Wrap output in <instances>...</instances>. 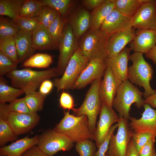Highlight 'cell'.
I'll use <instances>...</instances> for the list:
<instances>
[{"label":"cell","instance_id":"1","mask_svg":"<svg viewBox=\"0 0 156 156\" xmlns=\"http://www.w3.org/2000/svg\"><path fill=\"white\" fill-rule=\"evenodd\" d=\"M12 86L22 90L25 95L36 91L44 80L58 76L56 68L37 71L30 68L14 70L6 75Z\"/></svg>","mask_w":156,"mask_h":156},{"label":"cell","instance_id":"2","mask_svg":"<svg viewBox=\"0 0 156 156\" xmlns=\"http://www.w3.org/2000/svg\"><path fill=\"white\" fill-rule=\"evenodd\" d=\"M143 92L128 80L122 82L112 104V107L118 113L119 118L127 120L130 116V111L132 104L135 103L138 109L144 104L142 98Z\"/></svg>","mask_w":156,"mask_h":156},{"label":"cell","instance_id":"3","mask_svg":"<svg viewBox=\"0 0 156 156\" xmlns=\"http://www.w3.org/2000/svg\"><path fill=\"white\" fill-rule=\"evenodd\" d=\"M129 60L132 64L128 67V80L132 83L144 88L143 96L145 99L155 92L150 84L153 76V68L145 60L142 53L134 52L130 55Z\"/></svg>","mask_w":156,"mask_h":156},{"label":"cell","instance_id":"4","mask_svg":"<svg viewBox=\"0 0 156 156\" xmlns=\"http://www.w3.org/2000/svg\"><path fill=\"white\" fill-rule=\"evenodd\" d=\"M69 137L74 142L87 139L94 140L89 127L87 117L84 115L77 116L65 111L64 116L53 129Z\"/></svg>","mask_w":156,"mask_h":156},{"label":"cell","instance_id":"5","mask_svg":"<svg viewBox=\"0 0 156 156\" xmlns=\"http://www.w3.org/2000/svg\"><path fill=\"white\" fill-rule=\"evenodd\" d=\"M109 35L98 29H89L81 38L79 48L89 61L95 59L106 60Z\"/></svg>","mask_w":156,"mask_h":156},{"label":"cell","instance_id":"6","mask_svg":"<svg viewBox=\"0 0 156 156\" xmlns=\"http://www.w3.org/2000/svg\"><path fill=\"white\" fill-rule=\"evenodd\" d=\"M101 80V78H99L92 83L82 104L78 108H74L73 110V114L76 116L84 115L87 117L89 128L93 137L97 117L100 113L102 106L99 92Z\"/></svg>","mask_w":156,"mask_h":156},{"label":"cell","instance_id":"7","mask_svg":"<svg viewBox=\"0 0 156 156\" xmlns=\"http://www.w3.org/2000/svg\"><path fill=\"white\" fill-rule=\"evenodd\" d=\"M89 61L78 48L69 60L62 77L54 80L53 85L57 92L71 89Z\"/></svg>","mask_w":156,"mask_h":156},{"label":"cell","instance_id":"8","mask_svg":"<svg viewBox=\"0 0 156 156\" xmlns=\"http://www.w3.org/2000/svg\"><path fill=\"white\" fill-rule=\"evenodd\" d=\"M74 142L66 135L53 129L45 131L40 136L37 146L48 156H53L60 151L72 149Z\"/></svg>","mask_w":156,"mask_h":156},{"label":"cell","instance_id":"9","mask_svg":"<svg viewBox=\"0 0 156 156\" xmlns=\"http://www.w3.org/2000/svg\"><path fill=\"white\" fill-rule=\"evenodd\" d=\"M128 120L119 118L117 122L116 134L113 133L105 156H126L127 148L134 132L130 128Z\"/></svg>","mask_w":156,"mask_h":156},{"label":"cell","instance_id":"10","mask_svg":"<svg viewBox=\"0 0 156 156\" xmlns=\"http://www.w3.org/2000/svg\"><path fill=\"white\" fill-rule=\"evenodd\" d=\"M78 48V40L70 26L69 24H65L58 46L59 55L56 68L58 76L63 75L69 60Z\"/></svg>","mask_w":156,"mask_h":156},{"label":"cell","instance_id":"11","mask_svg":"<svg viewBox=\"0 0 156 156\" xmlns=\"http://www.w3.org/2000/svg\"><path fill=\"white\" fill-rule=\"evenodd\" d=\"M17 136L29 132L39 123L40 117L37 113H19L8 112L4 116Z\"/></svg>","mask_w":156,"mask_h":156},{"label":"cell","instance_id":"12","mask_svg":"<svg viewBox=\"0 0 156 156\" xmlns=\"http://www.w3.org/2000/svg\"><path fill=\"white\" fill-rule=\"evenodd\" d=\"M119 118L112 107L102 103L99 119L93 135L97 149L105 139L112 126L118 122Z\"/></svg>","mask_w":156,"mask_h":156},{"label":"cell","instance_id":"13","mask_svg":"<svg viewBox=\"0 0 156 156\" xmlns=\"http://www.w3.org/2000/svg\"><path fill=\"white\" fill-rule=\"evenodd\" d=\"M106 60L95 59L89 62L71 89H80L103 76L107 67Z\"/></svg>","mask_w":156,"mask_h":156},{"label":"cell","instance_id":"14","mask_svg":"<svg viewBox=\"0 0 156 156\" xmlns=\"http://www.w3.org/2000/svg\"><path fill=\"white\" fill-rule=\"evenodd\" d=\"M133 17L126 16L115 8L108 15L100 29L108 35L133 28Z\"/></svg>","mask_w":156,"mask_h":156},{"label":"cell","instance_id":"15","mask_svg":"<svg viewBox=\"0 0 156 156\" xmlns=\"http://www.w3.org/2000/svg\"><path fill=\"white\" fill-rule=\"evenodd\" d=\"M133 27L135 29L156 30L155 0H150L141 5L133 17Z\"/></svg>","mask_w":156,"mask_h":156},{"label":"cell","instance_id":"16","mask_svg":"<svg viewBox=\"0 0 156 156\" xmlns=\"http://www.w3.org/2000/svg\"><path fill=\"white\" fill-rule=\"evenodd\" d=\"M144 110L139 119L130 117L129 122L131 129L135 133H147L156 137V110L148 104H144Z\"/></svg>","mask_w":156,"mask_h":156},{"label":"cell","instance_id":"17","mask_svg":"<svg viewBox=\"0 0 156 156\" xmlns=\"http://www.w3.org/2000/svg\"><path fill=\"white\" fill-rule=\"evenodd\" d=\"M100 83L99 92L102 102L112 107L113 100L122 81L113 74L110 67L107 66Z\"/></svg>","mask_w":156,"mask_h":156},{"label":"cell","instance_id":"18","mask_svg":"<svg viewBox=\"0 0 156 156\" xmlns=\"http://www.w3.org/2000/svg\"><path fill=\"white\" fill-rule=\"evenodd\" d=\"M156 45V30L137 29L129 48L134 52L145 54Z\"/></svg>","mask_w":156,"mask_h":156},{"label":"cell","instance_id":"19","mask_svg":"<svg viewBox=\"0 0 156 156\" xmlns=\"http://www.w3.org/2000/svg\"><path fill=\"white\" fill-rule=\"evenodd\" d=\"M131 50L125 47L118 54L106 60L107 65L109 66L114 75L123 82L128 80V62Z\"/></svg>","mask_w":156,"mask_h":156},{"label":"cell","instance_id":"20","mask_svg":"<svg viewBox=\"0 0 156 156\" xmlns=\"http://www.w3.org/2000/svg\"><path fill=\"white\" fill-rule=\"evenodd\" d=\"M135 31L133 27L109 36L107 48V58L118 54L128 43L131 42L135 37Z\"/></svg>","mask_w":156,"mask_h":156},{"label":"cell","instance_id":"21","mask_svg":"<svg viewBox=\"0 0 156 156\" xmlns=\"http://www.w3.org/2000/svg\"><path fill=\"white\" fill-rule=\"evenodd\" d=\"M40 136L36 135L32 138L28 136L18 140L11 144L1 147L0 156H21L28 149L37 145Z\"/></svg>","mask_w":156,"mask_h":156},{"label":"cell","instance_id":"22","mask_svg":"<svg viewBox=\"0 0 156 156\" xmlns=\"http://www.w3.org/2000/svg\"><path fill=\"white\" fill-rule=\"evenodd\" d=\"M14 38L19 62L33 55L35 50L33 47L32 32L19 30Z\"/></svg>","mask_w":156,"mask_h":156},{"label":"cell","instance_id":"23","mask_svg":"<svg viewBox=\"0 0 156 156\" xmlns=\"http://www.w3.org/2000/svg\"><path fill=\"white\" fill-rule=\"evenodd\" d=\"M32 41L35 50H51L57 48L48 28L40 23L32 32Z\"/></svg>","mask_w":156,"mask_h":156},{"label":"cell","instance_id":"24","mask_svg":"<svg viewBox=\"0 0 156 156\" xmlns=\"http://www.w3.org/2000/svg\"><path fill=\"white\" fill-rule=\"evenodd\" d=\"M69 24L74 35L78 40L90 29V14L85 9H80L72 17Z\"/></svg>","mask_w":156,"mask_h":156},{"label":"cell","instance_id":"25","mask_svg":"<svg viewBox=\"0 0 156 156\" xmlns=\"http://www.w3.org/2000/svg\"><path fill=\"white\" fill-rule=\"evenodd\" d=\"M114 8V0H105L101 5L93 10L90 14L89 29H99L104 19Z\"/></svg>","mask_w":156,"mask_h":156},{"label":"cell","instance_id":"26","mask_svg":"<svg viewBox=\"0 0 156 156\" xmlns=\"http://www.w3.org/2000/svg\"><path fill=\"white\" fill-rule=\"evenodd\" d=\"M150 0H114L115 9L128 16L133 17L141 5Z\"/></svg>","mask_w":156,"mask_h":156},{"label":"cell","instance_id":"27","mask_svg":"<svg viewBox=\"0 0 156 156\" xmlns=\"http://www.w3.org/2000/svg\"><path fill=\"white\" fill-rule=\"evenodd\" d=\"M21 89L8 85L2 76L0 78V103L10 102L23 94Z\"/></svg>","mask_w":156,"mask_h":156},{"label":"cell","instance_id":"28","mask_svg":"<svg viewBox=\"0 0 156 156\" xmlns=\"http://www.w3.org/2000/svg\"><path fill=\"white\" fill-rule=\"evenodd\" d=\"M24 0H0V14L12 19L18 16Z\"/></svg>","mask_w":156,"mask_h":156},{"label":"cell","instance_id":"29","mask_svg":"<svg viewBox=\"0 0 156 156\" xmlns=\"http://www.w3.org/2000/svg\"><path fill=\"white\" fill-rule=\"evenodd\" d=\"M53 62L52 57L46 53H37L25 61L23 66L26 67L44 68L48 67Z\"/></svg>","mask_w":156,"mask_h":156},{"label":"cell","instance_id":"30","mask_svg":"<svg viewBox=\"0 0 156 156\" xmlns=\"http://www.w3.org/2000/svg\"><path fill=\"white\" fill-rule=\"evenodd\" d=\"M43 5L40 0H24L18 16L36 18L39 15Z\"/></svg>","mask_w":156,"mask_h":156},{"label":"cell","instance_id":"31","mask_svg":"<svg viewBox=\"0 0 156 156\" xmlns=\"http://www.w3.org/2000/svg\"><path fill=\"white\" fill-rule=\"evenodd\" d=\"M46 96L39 91H36L29 94L25 95L24 98L30 112L37 113L42 109Z\"/></svg>","mask_w":156,"mask_h":156},{"label":"cell","instance_id":"32","mask_svg":"<svg viewBox=\"0 0 156 156\" xmlns=\"http://www.w3.org/2000/svg\"><path fill=\"white\" fill-rule=\"evenodd\" d=\"M65 24L63 18L59 14L48 28L53 40L57 48H58Z\"/></svg>","mask_w":156,"mask_h":156},{"label":"cell","instance_id":"33","mask_svg":"<svg viewBox=\"0 0 156 156\" xmlns=\"http://www.w3.org/2000/svg\"><path fill=\"white\" fill-rule=\"evenodd\" d=\"M19 30L12 21L0 16V42L8 37L14 36Z\"/></svg>","mask_w":156,"mask_h":156},{"label":"cell","instance_id":"34","mask_svg":"<svg viewBox=\"0 0 156 156\" xmlns=\"http://www.w3.org/2000/svg\"><path fill=\"white\" fill-rule=\"evenodd\" d=\"M0 51L16 64L19 62L14 36L8 37L0 42Z\"/></svg>","mask_w":156,"mask_h":156},{"label":"cell","instance_id":"35","mask_svg":"<svg viewBox=\"0 0 156 156\" xmlns=\"http://www.w3.org/2000/svg\"><path fill=\"white\" fill-rule=\"evenodd\" d=\"M20 30L32 32L40 24L36 18L18 16L12 19Z\"/></svg>","mask_w":156,"mask_h":156},{"label":"cell","instance_id":"36","mask_svg":"<svg viewBox=\"0 0 156 156\" xmlns=\"http://www.w3.org/2000/svg\"><path fill=\"white\" fill-rule=\"evenodd\" d=\"M17 136L6 120L0 117V146H4L7 142L15 140Z\"/></svg>","mask_w":156,"mask_h":156},{"label":"cell","instance_id":"37","mask_svg":"<svg viewBox=\"0 0 156 156\" xmlns=\"http://www.w3.org/2000/svg\"><path fill=\"white\" fill-rule=\"evenodd\" d=\"M59 14L52 8L43 6L39 15L36 18L40 23L48 28Z\"/></svg>","mask_w":156,"mask_h":156},{"label":"cell","instance_id":"38","mask_svg":"<svg viewBox=\"0 0 156 156\" xmlns=\"http://www.w3.org/2000/svg\"><path fill=\"white\" fill-rule=\"evenodd\" d=\"M96 146L92 140L87 139L76 142V151L80 156H94Z\"/></svg>","mask_w":156,"mask_h":156},{"label":"cell","instance_id":"39","mask_svg":"<svg viewBox=\"0 0 156 156\" xmlns=\"http://www.w3.org/2000/svg\"><path fill=\"white\" fill-rule=\"evenodd\" d=\"M43 6H47L54 9L61 16L66 14L70 5V0H40Z\"/></svg>","mask_w":156,"mask_h":156},{"label":"cell","instance_id":"40","mask_svg":"<svg viewBox=\"0 0 156 156\" xmlns=\"http://www.w3.org/2000/svg\"><path fill=\"white\" fill-rule=\"evenodd\" d=\"M17 64L0 51V75L2 76L16 69Z\"/></svg>","mask_w":156,"mask_h":156},{"label":"cell","instance_id":"41","mask_svg":"<svg viewBox=\"0 0 156 156\" xmlns=\"http://www.w3.org/2000/svg\"><path fill=\"white\" fill-rule=\"evenodd\" d=\"M153 138L155 137L149 133H138L134 132L132 139L138 153L142 147Z\"/></svg>","mask_w":156,"mask_h":156},{"label":"cell","instance_id":"42","mask_svg":"<svg viewBox=\"0 0 156 156\" xmlns=\"http://www.w3.org/2000/svg\"><path fill=\"white\" fill-rule=\"evenodd\" d=\"M9 112L19 113H29L31 112L28 108L24 97L16 99L10 102L7 105Z\"/></svg>","mask_w":156,"mask_h":156},{"label":"cell","instance_id":"43","mask_svg":"<svg viewBox=\"0 0 156 156\" xmlns=\"http://www.w3.org/2000/svg\"><path fill=\"white\" fill-rule=\"evenodd\" d=\"M118 124L112 125L110 128L105 139L97 149L94 153V156H105L109 146L111 138L115 130L118 127Z\"/></svg>","mask_w":156,"mask_h":156},{"label":"cell","instance_id":"44","mask_svg":"<svg viewBox=\"0 0 156 156\" xmlns=\"http://www.w3.org/2000/svg\"><path fill=\"white\" fill-rule=\"evenodd\" d=\"M60 106L65 109L73 110L75 106L74 100L73 97L69 93L63 92L59 99Z\"/></svg>","mask_w":156,"mask_h":156},{"label":"cell","instance_id":"45","mask_svg":"<svg viewBox=\"0 0 156 156\" xmlns=\"http://www.w3.org/2000/svg\"><path fill=\"white\" fill-rule=\"evenodd\" d=\"M155 138H152L142 147L138 153V156H151L155 150Z\"/></svg>","mask_w":156,"mask_h":156},{"label":"cell","instance_id":"46","mask_svg":"<svg viewBox=\"0 0 156 156\" xmlns=\"http://www.w3.org/2000/svg\"><path fill=\"white\" fill-rule=\"evenodd\" d=\"M53 83L49 79L44 81L39 87V92L43 94L46 95L51 90Z\"/></svg>","mask_w":156,"mask_h":156},{"label":"cell","instance_id":"47","mask_svg":"<svg viewBox=\"0 0 156 156\" xmlns=\"http://www.w3.org/2000/svg\"><path fill=\"white\" fill-rule=\"evenodd\" d=\"M21 156H48L42 151L37 146H33L26 151Z\"/></svg>","mask_w":156,"mask_h":156},{"label":"cell","instance_id":"48","mask_svg":"<svg viewBox=\"0 0 156 156\" xmlns=\"http://www.w3.org/2000/svg\"><path fill=\"white\" fill-rule=\"evenodd\" d=\"M105 0H83L82 1L83 5L89 10H94L98 7Z\"/></svg>","mask_w":156,"mask_h":156},{"label":"cell","instance_id":"49","mask_svg":"<svg viewBox=\"0 0 156 156\" xmlns=\"http://www.w3.org/2000/svg\"><path fill=\"white\" fill-rule=\"evenodd\" d=\"M126 156H138V152L135 147L132 138L128 145Z\"/></svg>","mask_w":156,"mask_h":156},{"label":"cell","instance_id":"50","mask_svg":"<svg viewBox=\"0 0 156 156\" xmlns=\"http://www.w3.org/2000/svg\"><path fill=\"white\" fill-rule=\"evenodd\" d=\"M144 101L145 104H148L151 107L156 108V89L154 94L145 99Z\"/></svg>","mask_w":156,"mask_h":156},{"label":"cell","instance_id":"51","mask_svg":"<svg viewBox=\"0 0 156 156\" xmlns=\"http://www.w3.org/2000/svg\"><path fill=\"white\" fill-rule=\"evenodd\" d=\"M146 57L151 60L156 65V45L145 54Z\"/></svg>","mask_w":156,"mask_h":156},{"label":"cell","instance_id":"52","mask_svg":"<svg viewBox=\"0 0 156 156\" xmlns=\"http://www.w3.org/2000/svg\"><path fill=\"white\" fill-rule=\"evenodd\" d=\"M151 156H156V152L155 151V149L153 151Z\"/></svg>","mask_w":156,"mask_h":156},{"label":"cell","instance_id":"53","mask_svg":"<svg viewBox=\"0 0 156 156\" xmlns=\"http://www.w3.org/2000/svg\"><path fill=\"white\" fill-rule=\"evenodd\" d=\"M155 4L156 5V0H155Z\"/></svg>","mask_w":156,"mask_h":156},{"label":"cell","instance_id":"54","mask_svg":"<svg viewBox=\"0 0 156 156\" xmlns=\"http://www.w3.org/2000/svg\"><path fill=\"white\" fill-rule=\"evenodd\" d=\"M66 156L65 155H62V156Z\"/></svg>","mask_w":156,"mask_h":156}]
</instances>
